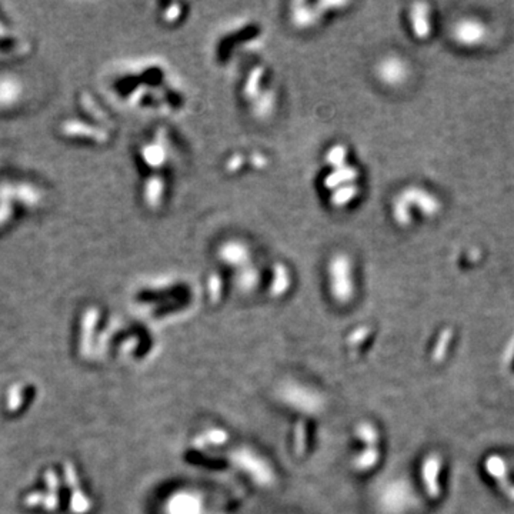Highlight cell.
I'll return each mask as SVG.
<instances>
[{"mask_svg":"<svg viewBox=\"0 0 514 514\" xmlns=\"http://www.w3.org/2000/svg\"><path fill=\"white\" fill-rule=\"evenodd\" d=\"M354 264L350 255L344 252L333 253L326 264V281L330 296L339 301L347 303L353 299L356 289V276H354Z\"/></svg>","mask_w":514,"mask_h":514,"instance_id":"cell-1","label":"cell"},{"mask_svg":"<svg viewBox=\"0 0 514 514\" xmlns=\"http://www.w3.org/2000/svg\"><path fill=\"white\" fill-rule=\"evenodd\" d=\"M218 257L222 263L233 266V268H246V266L252 264V252L249 244L236 239L220 244Z\"/></svg>","mask_w":514,"mask_h":514,"instance_id":"cell-2","label":"cell"},{"mask_svg":"<svg viewBox=\"0 0 514 514\" xmlns=\"http://www.w3.org/2000/svg\"><path fill=\"white\" fill-rule=\"evenodd\" d=\"M22 96V84L14 78H0V109L12 108Z\"/></svg>","mask_w":514,"mask_h":514,"instance_id":"cell-3","label":"cell"},{"mask_svg":"<svg viewBox=\"0 0 514 514\" xmlns=\"http://www.w3.org/2000/svg\"><path fill=\"white\" fill-rule=\"evenodd\" d=\"M377 73L380 76V79H383V82L386 83H396L399 82L397 79L403 76V66L399 65V62L396 60H384L377 67Z\"/></svg>","mask_w":514,"mask_h":514,"instance_id":"cell-4","label":"cell"},{"mask_svg":"<svg viewBox=\"0 0 514 514\" xmlns=\"http://www.w3.org/2000/svg\"><path fill=\"white\" fill-rule=\"evenodd\" d=\"M163 187H165V182L163 179H161V177H153L150 183H148L145 198H146V203L150 207H159L157 205L163 198Z\"/></svg>","mask_w":514,"mask_h":514,"instance_id":"cell-5","label":"cell"},{"mask_svg":"<svg viewBox=\"0 0 514 514\" xmlns=\"http://www.w3.org/2000/svg\"><path fill=\"white\" fill-rule=\"evenodd\" d=\"M145 162L150 166H163L166 162V153L163 145L150 143L143 148Z\"/></svg>","mask_w":514,"mask_h":514,"instance_id":"cell-6","label":"cell"}]
</instances>
